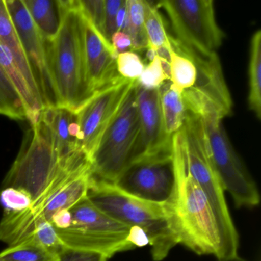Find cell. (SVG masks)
Listing matches in <instances>:
<instances>
[{
    "mask_svg": "<svg viewBox=\"0 0 261 261\" xmlns=\"http://www.w3.org/2000/svg\"><path fill=\"white\" fill-rule=\"evenodd\" d=\"M91 169H64L59 161L54 134L42 117L27 131L20 152L3 183V188L24 191L33 200V207L42 204L57 189Z\"/></svg>",
    "mask_w": 261,
    "mask_h": 261,
    "instance_id": "obj_1",
    "label": "cell"
},
{
    "mask_svg": "<svg viewBox=\"0 0 261 261\" xmlns=\"http://www.w3.org/2000/svg\"><path fill=\"white\" fill-rule=\"evenodd\" d=\"M87 198L113 219L146 234L154 260L166 257L179 244L170 209L143 201L117 189L113 183L93 176Z\"/></svg>",
    "mask_w": 261,
    "mask_h": 261,
    "instance_id": "obj_2",
    "label": "cell"
},
{
    "mask_svg": "<svg viewBox=\"0 0 261 261\" xmlns=\"http://www.w3.org/2000/svg\"><path fill=\"white\" fill-rule=\"evenodd\" d=\"M172 155L177 175L175 201L170 211L179 244L198 255L222 259L221 243L210 203L186 169L177 133L172 135Z\"/></svg>",
    "mask_w": 261,
    "mask_h": 261,
    "instance_id": "obj_3",
    "label": "cell"
},
{
    "mask_svg": "<svg viewBox=\"0 0 261 261\" xmlns=\"http://www.w3.org/2000/svg\"><path fill=\"white\" fill-rule=\"evenodd\" d=\"M62 25L53 42H45L58 107L77 111L90 97L85 73L82 19L77 0H63Z\"/></svg>",
    "mask_w": 261,
    "mask_h": 261,
    "instance_id": "obj_4",
    "label": "cell"
},
{
    "mask_svg": "<svg viewBox=\"0 0 261 261\" xmlns=\"http://www.w3.org/2000/svg\"><path fill=\"white\" fill-rule=\"evenodd\" d=\"M176 133L186 169L202 189L215 215L221 239V259L236 256L239 235L227 207L224 189L212 164L202 120L186 111L184 124Z\"/></svg>",
    "mask_w": 261,
    "mask_h": 261,
    "instance_id": "obj_5",
    "label": "cell"
},
{
    "mask_svg": "<svg viewBox=\"0 0 261 261\" xmlns=\"http://www.w3.org/2000/svg\"><path fill=\"white\" fill-rule=\"evenodd\" d=\"M70 211L72 217L70 227L56 230L64 247L95 252L108 259L116 253L136 248L133 241L134 227L113 219L87 197Z\"/></svg>",
    "mask_w": 261,
    "mask_h": 261,
    "instance_id": "obj_6",
    "label": "cell"
},
{
    "mask_svg": "<svg viewBox=\"0 0 261 261\" xmlns=\"http://www.w3.org/2000/svg\"><path fill=\"white\" fill-rule=\"evenodd\" d=\"M136 85L137 81L91 155V172L97 179L113 183L130 164L140 130Z\"/></svg>",
    "mask_w": 261,
    "mask_h": 261,
    "instance_id": "obj_7",
    "label": "cell"
},
{
    "mask_svg": "<svg viewBox=\"0 0 261 261\" xmlns=\"http://www.w3.org/2000/svg\"><path fill=\"white\" fill-rule=\"evenodd\" d=\"M169 39L174 51L191 59L197 70L195 85L181 94L186 111L201 118L216 117L224 120L231 114L233 101L218 54L202 56L173 37L169 36Z\"/></svg>",
    "mask_w": 261,
    "mask_h": 261,
    "instance_id": "obj_8",
    "label": "cell"
},
{
    "mask_svg": "<svg viewBox=\"0 0 261 261\" xmlns=\"http://www.w3.org/2000/svg\"><path fill=\"white\" fill-rule=\"evenodd\" d=\"M164 10L175 40L202 56L217 53L225 39L215 16L212 0H166L156 4Z\"/></svg>",
    "mask_w": 261,
    "mask_h": 261,
    "instance_id": "obj_9",
    "label": "cell"
},
{
    "mask_svg": "<svg viewBox=\"0 0 261 261\" xmlns=\"http://www.w3.org/2000/svg\"><path fill=\"white\" fill-rule=\"evenodd\" d=\"M201 120L212 164L223 189L231 195L236 207H256L260 201L257 186L233 149L222 120L216 117Z\"/></svg>",
    "mask_w": 261,
    "mask_h": 261,
    "instance_id": "obj_10",
    "label": "cell"
},
{
    "mask_svg": "<svg viewBox=\"0 0 261 261\" xmlns=\"http://www.w3.org/2000/svg\"><path fill=\"white\" fill-rule=\"evenodd\" d=\"M113 184L127 195L170 209L177 189L172 149L134 162Z\"/></svg>",
    "mask_w": 261,
    "mask_h": 261,
    "instance_id": "obj_11",
    "label": "cell"
},
{
    "mask_svg": "<svg viewBox=\"0 0 261 261\" xmlns=\"http://www.w3.org/2000/svg\"><path fill=\"white\" fill-rule=\"evenodd\" d=\"M135 82L120 77L94 92L74 111L82 134L81 148L89 161L103 133L120 111Z\"/></svg>",
    "mask_w": 261,
    "mask_h": 261,
    "instance_id": "obj_12",
    "label": "cell"
},
{
    "mask_svg": "<svg viewBox=\"0 0 261 261\" xmlns=\"http://www.w3.org/2000/svg\"><path fill=\"white\" fill-rule=\"evenodd\" d=\"M4 1L31 68L44 108L58 107L43 37L35 25L23 0Z\"/></svg>",
    "mask_w": 261,
    "mask_h": 261,
    "instance_id": "obj_13",
    "label": "cell"
},
{
    "mask_svg": "<svg viewBox=\"0 0 261 261\" xmlns=\"http://www.w3.org/2000/svg\"><path fill=\"white\" fill-rule=\"evenodd\" d=\"M140 130L131 163L146 157L171 151L172 138L166 133L160 108V91L136 85Z\"/></svg>",
    "mask_w": 261,
    "mask_h": 261,
    "instance_id": "obj_14",
    "label": "cell"
},
{
    "mask_svg": "<svg viewBox=\"0 0 261 261\" xmlns=\"http://www.w3.org/2000/svg\"><path fill=\"white\" fill-rule=\"evenodd\" d=\"M81 19L87 85L92 95L120 79V76L117 72V55L112 45L82 13Z\"/></svg>",
    "mask_w": 261,
    "mask_h": 261,
    "instance_id": "obj_15",
    "label": "cell"
},
{
    "mask_svg": "<svg viewBox=\"0 0 261 261\" xmlns=\"http://www.w3.org/2000/svg\"><path fill=\"white\" fill-rule=\"evenodd\" d=\"M92 178L91 169H88L61 186L42 204L18 212V217L24 229L33 234L39 222L51 221V217L56 212L71 208L86 198Z\"/></svg>",
    "mask_w": 261,
    "mask_h": 261,
    "instance_id": "obj_16",
    "label": "cell"
},
{
    "mask_svg": "<svg viewBox=\"0 0 261 261\" xmlns=\"http://www.w3.org/2000/svg\"><path fill=\"white\" fill-rule=\"evenodd\" d=\"M0 44L10 51L18 68L30 85L33 95L42 103L31 68L25 57L19 36L12 22L4 0H0Z\"/></svg>",
    "mask_w": 261,
    "mask_h": 261,
    "instance_id": "obj_17",
    "label": "cell"
},
{
    "mask_svg": "<svg viewBox=\"0 0 261 261\" xmlns=\"http://www.w3.org/2000/svg\"><path fill=\"white\" fill-rule=\"evenodd\" d=\"M0 66L20 96L25 111V119L31 126L40 121L44 106L33 95L30 85L18 68L10 51L0 44Z\"/></svg>",
    "mask_w": 261,
    "mask_h": 261,
    "instance_id": "obj_18",
    "label": "cell"
},
{
    "mask_svg": "<svg viewBox=\"0 0 261 261\" xmlns=\"http://www.w3.org/2000/svg\"><path fill=\"white\" fill-rule=\"evenodd\" d=\"M23 2L44 40L53 42L63 20V0H23Z\"/></svg>",
    "mask_w": 261,
    "mask_h": 261,
    "instance_id": "obj_19",
    "label": "cell"
},
{
    "mask_svg": "<svg viewBox=\"0 0 261 261\" xmlns=\"http://www.w3.org/2000/svg\"><path fill=\"white\" fill-rule=\"evenodd\" d=\"M160 108L166 133L172 137L184 124L186 108L181 94L174 89L170 81L159 88Z\"/></svg>",
    "mask_w": 261,
    "mask_h": 261,
    "instance_id": "obj_20",
    "label": "cell"
},
{
    "mask_svg": "<svg viewBox=\"0 0 261 261\" xmlns=\"http://www.w3.org/2000/svg\"><path fill=\"white\" fill-rule=\"evenodd\" d=\"M248 108L261 120V31L252 35L248 62Z\"/></svg>",
    "mask_w": 261,
    "mask_h": 261,
    "instance_id": "obj_21",
    "label": "cell"
},
{
    "mask_svg": "<svg viewBox=\"0 0 261 261\" xmlns=\"http://www.w3.org/2000/svg\"><path fill=\"white\" fill-rule=\"evenodd\" d=\"M144 21L149 49L169 62V53L172 49L163 18L156 6L144 0Z\"/></svg>",
    "mask_w": 261,
    "mask_h": 261,
    "instance_id": "obj_22",
    "label": "cell"
},
{
    "mask_svg": "<svg viewBox=\"0 0 261 261\" xmlns=\"http://www.w3.org/2000/svg\"><path fill=\"white\" fill-rule=\"evenodd\" d=\"M122 32L130 38L131 51L149 49L144 21V0H126V17Z\"/></svg>",
    "mask_w": 261,
    "mask_h": 261,
    "instance_id": "obj_23",
    "label": "cell"
},
{
    "mask_svg": "<svg viewBox=\"0 0 261 261\" xmlns=\"http://www.w3.org/2000/svg\"><path fill=\"white\" fill-rule=\"evenodd\" d=\"M169 81L174 89L182 94L195 85L196 68L191 59L175 53L173 48L169 51Z\"/></svg>",
    "mask_w": 261,
    "mask_h": 261,
    "instance_id": "obj_24",
    "label": "cell"
},
{
    "mask_svg": "<svg viewBox=\"0 0 261 261\" xmlns=\"http://www.w3.org/2000/svg\"><path fill=\"white\" fill-rule=\"evenodd\" d=\"M59 256L48 251L33 238L10 246L0 253V261H58Z\"/></svg>",
    "mask_w": 261,
    "mask_h": 261,
    "instance_id": "obj_25",
    "label": "cell"
},
{
    "mask_svg": "<svg viewBox=\"0 0 261 261\" xmlns=\"http://www.w3.org/2000/svg\"><path fill=\"white\" fill-rule=\"evenodd\" d=\"M0 114L14 120H25V111L20 96L0 66Z\"/></svg>",
    "mask_w": 261,
    "mask_h": 261,
    "instance_id": "obj_26",
    "label": "cell"
},
{
    "mask_svg": "<svg viewBox=\"0 0 261 261\" xmlns=\"http://www.w3.org/2000/svg\"><path fill=\"white\" fill-rule=\"evenodd\" d=\"M169 80V62L155 55L153 59L145 66L137 82L146 89H156Z\"/></svg>",
    "mask_w": 261,
    "mask_h": 261,
    "instance_id": "obj_27",
    "label": "cell"
},
{
    "mask_svg": "<svg viewBox=\"0 0 261 261\" xmlns=\"http://www.w3.org/2000/svg\"><path fill=\"white\" fill-rule=\"evenodd\" d=\"M0 203L4 212H17L33 207V200L27 192L16 188H3L0 192Z\"/></svg>",
    "mask_w": 261,
    "mask_h": 261,
    "instance_id": "obj_28",
    "label": "cell"
},
{
    "mask_svg": "<svg viewBox=\"0 0 261 261\" xmlns=\"http://www.w3.org/2000/svg\"><path fill=\"white\" fill-rule=\"evenodd\" d=\"M32 238H34L48 251L57 256L65 248L51 221H42L39 222Z\"/></svg>",
    "mask_w": 261,
    "mask_h": 261,
    "instance_id": "obj_29",
    "label": "cell"
},
{
    "mask_svg": "<svg viewBox=\"0 0 261 261\" xmlns=\"http://www.w3.org/2000/svg\"><path fill=\"white\" fill-rule=\"evenodd\" d=\"M141 58L134 51L117 55V69L119 75L129 81H137L144 70Z\"/></svg>",
    "mask_w": 261,
    "mask_h": 261,
    "instance_id": "obj_30",
    "label": "cell"
},
{
    "mask_svg": "<svg viewBox=\"0 0 261 261\" xmlns=\"http://www.w3.org/2000/svg\"><path fill=\"white\" fill-rule=\"evenodd\" d=\"M77 4L81 13L103 37L105 0H77Z\"/></svg>",
    "mask_w": 261,
    "mask_h": 261,
    "instance_id": "obj_31",
    "label": "cell"
},
{
    "mask_svg": "<svg viewBox=\"0 0 261 261\" xmlns=\"http://www.w3.org/2000/svg\"><path fill=\"white\" fill-rule=\"evenodd\" d=\"M125 0H105V17L103 37L111 44V38L117 32V16Z\"/></svg>",
    "mask_w": 261,
    "mask_h": 261,
    "instance_id": "obj_32",
    "label": "cell"
},
{
    "mask_svg": "<svg viewBox=\"0 0 261 261\" xmlns=\"http://www.w3.org/2000/svg\"><path fill=\"white\" fill-rule=\"evenodd\" d=\"M105 255L95 252L65 248L59 253L58 261H108Z\"/></svg>",
    "mask_w": 261,
    "mask_h": 261,
    "instance_id": "obj_33",
    "label": "cell"
},
{
    "mask_svg": "<svg viewBox=\"0 0 261 261\" xmlns=\"http://www.w3.org/2000/svg\"><path fill=\"white\" fill-rule=\"evenodd\" d=\"M111 44L115 54L131 51V40L127 34L123 32H117L111 38Z\"/></svg>",
    "mask_w": 261,
    "mask_h": 261,
    "instance_id": "obj_34",
    "label": "cell"
},
{
    "mask_svg": "<svg viewBox=\"0 0 261 261\" xmlns=\"http://www.w3.org/2000/svg\"><path fill=\"white\" fill-rule=\"evenodd\" d=\"M72 221L70 209H62L56 212L51 218V223L56 230H62L70 227Z\"/></svg>",
    "mask_w": 261,
    "mask_h": 261,
    "instance_id": "obj_35",
    "label": "cell"
},
{
    "mask_svg": "<svg viewBox=\"0 0 261 261\" xmlns=\"http://www.w3.org/2000/svg\"><path fill=\"white\" fill-rule=\"evenodd\" d=\"M219 261H247L246 259H243L242 257H240L238 255L236 256H231V257L226 258V259H220Z\"/></svg>",
    "mask_w": 261,
    "mask_h": 261,
    "instance_id": "obj_36",
    "label": "cell"
}]
</instances>
